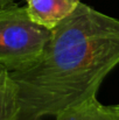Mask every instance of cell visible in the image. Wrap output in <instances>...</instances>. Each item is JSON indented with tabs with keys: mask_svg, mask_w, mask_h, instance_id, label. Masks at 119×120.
<instances>
[{
	"mask_svg": "<svg viewBox=\"0 0 119 120\" xmlns=\"http://www.w3.org/2000/svg\"><path fill=\"white\" fill-rule=\"evenodd\" d=\"M119 65V20L79 2L51 29L41 56L8 71L16 86L18 120L57 116L96 93Z\"/></svg>",
	"mask_w": 119,
	"mask_h": 120,
	"instance_id": "1",
	"label": "cell"
},
{
	"mask_svg": "<svg viewBox=\"0 0 119 120\" xmlns=\"http://www.w3.org/2000/svg\"><path fill=\"white\" fill-rule=\"evenodd\" d=\"M51 30L34 22L26 7L12 5L0 12V65L8 71L34 63Z\"/></svg>",
	"mask_w": 119,
	"mask_h": 120,
	"instance_id": "2",
	"label": "cell"
},
{
	"mask_svg": "<svg viewBox=\"0 0 119 120\" xmlns=\"http://www.w3.org/2000/svg\"><path fill=\"white\" fill-rule=\"evenodd\" d=\"M79 2L81 0H26V8L34 22L51 30L76 9Z\"/></svg>",
	"mask_w": 119,
	"mask_h": 120,
	"instance_id": "3",
	"label": "cell"
},
{
	"mask_svg": "<svg viewBox=\"0 0 119 120\" xmlns=\"http://www.w3.org/2000/svg\"><path fill=\"white\" fill-rule=\"evenodd\" d=\"M55 118L56 120H119V116L111 106H105L96 97H92L62 111Z\"/></svg>",
	"mask_w": 119,
	"mask_h": 120,
	"instance_id": "4",
	"label": "cell"
},
{
	"mask_svg": "<svg viewBox=\"0 0 119 120\" xmlns=\"http://www.w3.org/2000/svg\"><path fill=\"white\" fill-rule=\"evenodd\" d=\"M19 101L16 86L6 68L0 65V120H18Z\"/></svg>",
	"mask_w": 119,
	"mask_h": 120,
	"instance_id": "5",
	"label": "cell"
},
{
	"mask_svg": "<svg viewBox=\"0 0 119 120\" xmlns=\"http://www.w3.org/2000/svg\"><path fill=\"white\" fill-rule=\"evenodd\" d=\"M15 1H16V0H0V12H1L2 9H5V8H7V7L14 5Z\"/></svg>",
	"mask_w": 119,
	"mask_h": 120,
	"instance_id": "6",
	"label": "cell"
},
{
	"mask_svg": "<svg viewBox=\"0 0 119 120\" xmlns=\"http://www.w3.org/2000/svg\"><path fill=\"white\" fill-rule=\"evenodd\" d=\"M111 107L113 109V111H115V112H116V113L119 116V104H118V105H113V106H111Z\"/></svg>",
	"mask_w": 119,
	"mask_h": 120,
	"instance_id": "7",
	"label": "cell"
}]
</instances>
